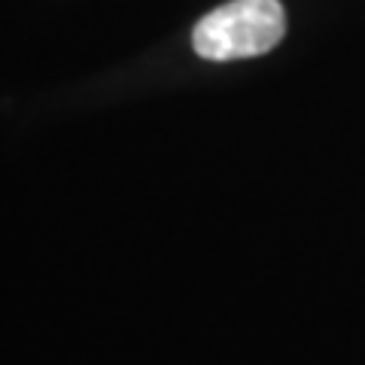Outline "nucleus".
<instances>
[{"label": "nucleus", "instance_id": "1", "mask_svg": "<svg viewBox=\"0 0 365 365\" xmlns=\"http://www.w3.org/2000/svg\"><path fill=\"white\" fill-rule=\"evenodd\" d=\"M287 34L280 0H228L192 31V46L207 61L256 58L271 52Z\"/></svg>", "mask_w": 365, "mask_h": 365}]
</instances>
